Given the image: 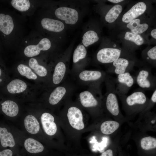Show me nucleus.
<instances>
[{
	"label": "nucleus",
	"mask_w": 156,
	"mask_h": 156,
	"mask_svg": "<svg viewBox=\"0 0 156 156\" xmlns=\"http://www.w3.org/2000/svg\"><path fill=\"white\" fill-rule=\"evenodd\" d=\"M107 73L103 70L82 69L72 74L78 83L88 87L100 88Z\"/></svg>",
	"instance_id": "obj_1"
},
{
	"label": "nucleus",
	"mask_w": 156,
	"mask_h": 156,
	"mask_svg": "<svg viewBox=\"0 0 156 156\" xmlns=\"http://www.w3.org/2000/svg\"><path fill=\"white\" fill-rule=\"evenodd\" d=\"M106 92L103 97L105 100L106 109L111 114L117 116L120 113L116 89V80L108 74L104 81Z\"/></svg>",
	"instance_id": "obj_2"
},
{
	"label": "nucleus",
	"mask_w": 156,
	"mask_h": 156,
	"mask_svg": "<svg viewBox=\"0 0 156 156\" xmlns=\"http://www.w3.org/2000/svg\"><path fill=\"white\" fill-rule=\"evenodd\" d=\"M76 86L71 82L65 81L55 87L50 93L49 103L56 105L65 98L73 94L76 89Z\"/></svg>",
	"instance_id": "obj_3"
},
{
	"label": "nucleus",
	"mask_w": 156,
	"mask_h": 156,
	"mask_svg": "<svg viewBox=\"0 0 156 156\" xmlns=\"http://www.w3.org/2000/svg\"><path fill=\"white\" fill-rule=\"evenodd\" d=\"M78 94L81 105L86 108L97 107L99 104L98 98L102 97L100 88L91 87H88Z\"/></svg>",
	"instance_id": "obj_4"
},
{
	"label": "nucleus",
	"mask_w": 156,
	"mask_h": 156,
	"mask_svg": "<svg viewBox=\"0 0 156 156\" xmlns=\"http://www.w3.org/2000/svg\"><path fill=\"white\" fill-rule=\"evenodd\" d=\"M135 80L138 85L142 89L153 91L156 89V77L152 75L151 70L149 68L140 69Z\"/></svg>",
	"instance_id": "obj_5"
},
{
	"label": "nucleus",
	"mask_w": 156,
	"mask_h": 156,
	"mask_svg": "<svg viewBox=\"0 0 156 156\" xmlns=\"http://www.w3.org/2000/svg\"><path fill=\"white\" fill-rule=\"evenodd\" d=\"M116 80V89L117 94L126 95L135 82L130 72H126L117 75Z\"/></svg>",
	"instance_id": "obj_6"
},
{
	"label": "nucleus",
	"mask_w": 156,
	"mask_h": 156,
	"mask_svg": "<svg viewBox=\"0 0 156 156\" xmlns=\"http://www.w3.org/2000/svg\"><path fill=\"white\" fill-rule=\"evenodd\" d=\"M55 14L57 18L68 24H75L77 22L79 19L77 11L69 7H59L56 10Z\"/></svg>",
	"instance_id": "obj_7"
},
{
	"label": "nucleus",
	"mask_w": 156,
	"mask_h": 156,
	"mask_svg": "<svg viewBox=\"0 0 156 156\" xmlns=\"http://www.w3.org/2000/svg\"><path fill=\"white\" fill-rule=\"evenodd\" d=\"M121 51L120 49L117 48H103L97 53L96 59L101 64L112 63L120 57Z\"/></svg>",
	"instance_id": "obj_8"
},
{
	"label": "nucleus",
	"mask_w": 156,
	"mask_h": 156,
	"mask_svg": "<svg viewBox=\"0 0 156 156\" xmlns=\"http://www.w3.org/2000/svg\"><path fill=\"white\" fill-rule=\"evenodd\" d=\"M117 95L124 99L127 105L130 107L144 105L146 104L148 99L144 91L141 89L135 90L127 96L126 95Z\"/></svg>",
	"instance_id": "obj_9"
},
{
	"label": "nucleus",
	"mask_w": 156,
	"mask_h": 156,
	"mask_svg": "<svg viewBox=\"0 0 156 156\" xmlns=\"http://www.w3.org/2000/svg\"><path fill=\"white\" fill-rule=\"evenodd\" d=\"M67 116L70 125L73 128L78 130L84 128L82 113L79 108L75 106L69 107L67 111Z\"/></svg>",
	"instance_id": "obj_10"
},
{
	"label": "nucleus",
	"mask_w": 156,
	"mask_h": 156,
	"mask_svg": "<svg viewBox=\"0 0 156 156\" xmlns=\"http://www.w3.org/2000/svg\"><path fill=\"white\" fill-rule=\"evenodd\" d=\"M68 69V66L64 61L61 60L57 63L52 76V82L54 85H59L65 81Z\"/></svg>",
	"instance_id": "obj_11"
},
{
	"label": "nucleus",
	"mask_w": 156,
	"mask_h": 156,
	"mask_svg": "<svg viewBox=\"0 0 156 156\" xmlns=\"http://www.w3.org/2000/svg\"><path fill=\"white\" fill-rule=\"evenodd\" d=\"M113 67L108 68L107 73H114L117 75L132 71L133 65H130V61L127 59L119 57L112 63Z\"/></svg>",
	"instance_id": "obj_12"
},
{
	"label": "nucleus",
	"mask_w": 156,
	"mask_h": 156,
	"mask_svg": "<svg viewBox=\"0 0 156 156\" xmlns=\"http://www.w3.org/2000/svg\"><path fill=\"white\" fill-rule=\"evenodd\" d=\"M51 42L48 38L42 39L37 45L27 46L24 50L25 55L27 57H32L38 55L41 51H45L50 49Z\"/></svg>",
	"instance_id": "obj_13"
},
{
	"label": "nucleus",
	"mask_w": 156,
	"mask_h": 156,
	"mask_svg": "<svg viewBox=\"0 0 156 156\" xmlns=\"http://www.w3.org/2000/svg\"><path fill=\"white\" fill-rule=\"evenodd\" d=\"M146 8V6L144 2H140L136 3L123 15L122 21L129 23L142 14Z\"/></svg>",
	"instance_id": "obj_14"
},
{
	"label": "nucleus",
	"mask_w": 156,
	"mask_h": 156,
	"mask_svg": "<svg viewBox=\"0 0 156 156\" xmlns=\"http://www.w3.org/2000/svg\"><path fill=\"white\" fill-rule=\"evenodd\" d=\"M41 120L43 128L47 134L53 135L56 133L57 126L52 115L47 112L43 113L41 117Z\"/></svg>",
	"instance_id": "obj_15"
},
{
	"label": "nucleus",
	"mask_w": 156,
	"mask_h": 156,
	"mask_svg": "<svg viewBox=\"0 0 156 156\" xmlns=\"http://www.w3.org/2000/svg\"><path fill=\"white\" fill-rule=\"evenodd\" d=\"M42 26L44 29L50 31L59 32L62 31L65 27L62 21L48 18H44L41 21Z\"/></svg>",
	"instance_id": "obj_16"
},
{
	"label": "nucleus",
	"mask_w": 156,
	"mask_h": 156,
	"mask_svg": "<svg viewBox=\"0 0 156 156\" xmlns=\"http://www.w3.org/2000/svg\"><path fill=\"white\" fill-rule=\"evenodd\" d=\"M14 25L12 17L8 15L0 14V31L6 35L10 34Z\"/></svg>",
	"instance_id": "obj_17"
},
{
	"label": "nucleus",
	"mask_w": 156,
	"mask_h": 156,
	"mask_svg": "<svg viewBox=\"0 0 156 156\" xmlns=\"http://www.w3.org/2000/svg\"><path fill=\"white\" fill-rule=\"evenodd\" d=\"M0 142L1 146L4 148L13 147L15 145L13 135L4 127H0Z\"/></svg>",
	"instance_id": "obj_18"
},
{
	"label": "nucleus",
	"mask_w": 156,
	"mask_h": 156,
	"mask_svg": "<svg viewBox=\"0 0 156 156\" xmlns=\"http://www.w3.org/2000/svg\"><path fill=\"white\" fill-rule=\"evenodd\" d=\"M26 150L29 153L37 154L42 152L44 149L42 144L37 140L32 138L26 139L24 143Z\"/></svg>",
	"instance_id": "obj_19"
},
{
	"label": "nucleus",
	"mask_w": 156,
	"mask_h": 156,
	"mask_svg": "<svg viewBox=\"0 0 156 156\" xmlns=\"http://www.w3.org/2000/svg\"><path fill=\"white\" fill-rule=\"evenodd\" d=\"M24 125L27 131L31 134H36L39 131V123L36 118L33 115H28L26 117Z\"/></svg>",
	"instance_id": "obj_20"
},
{
	"label": "nucleus",
	"mask_w": 156,
	"mask_h": 156,
	"mask_svg": "<svg viewBox=\"0 0 156 156\" xmlns=\"http://www.w3.org/2000/svg\"><path fill=\"white\" fill-rule=\"evenodd\" d=\"M1 109L4 114L11 117L16 116L19 111L18 105L11 100H7L3 103L1 104Z\"/></svg>",
	"instance_id": "obj_21"
},
{
	"label": "nucleus",
	"mask_w": 156,
	"mask_h": 156,
	"mask_svg": "<svg viewBox=\"0 0 156 156\" xmlns=\"http://www.w3.org/2000/svg\"><path fill=\"white\" fill-rule=\"evenodd\" d=\"M26 84L23 81L19 79L12 81L7 85L8 92L11 94H16L23 92L26 89Z\"/></svg>",
	"instance_id": "obj_22"
},
{
	"label": "nucleus",
	"mask_w": 156,
	"mask_h": 156,
	"mask_svg": "<svg viewBox=\"0 0 156 156\" xmlns=\"http://www.w3.org/2000/svg\"><path fill=\"white\" fill-rule=\"evenodd\" d=\"M140 21L139 19H135L128 23L127 27L130 29L133 34L142 33L147 29L148 25L146 23L140 24Z\"/></svg>",
	"instance_id": "obj_23"
},
{
	"label": "nucleus",
	"mask_w": 156,
	"mask_h": 156,
	"mask_svg": "<svg viewBox=\"0 0 156 156\" xmlns=\"http://www.w3.org/2000/svg\"><path fill=\"white\" fill-rule=\"evenodd\" d=\"M119 123L113 120H107L103 122L101 126V132L105 135H109L113 133L119 128Z\"/></svg>",
	"instance_id": "obj_24"
},
{
	"label": "nucleus",
	"mask_w": 156,
	"mask_h": 156,
	"mask_svg": "<svg viewBox=\"0 0 156 156\" xmlns=\"http://www.w3.org/2000/svg\"><path fill=\"white\" fill-rule=\"evenodd\" d=\"M99 40L97 34L94 31L90 30L86 32L82 37V42L85 47L94 43Z\"/></svg>",
	"instance_id": "obj_25"
},
{
	"label": "nucleus",
	"mask_w": 156,
	"mask_h": 156,
	"mask_svg": "<svg viewBox=\"0 0 156 156\" xmlns=\"http://www.w3.org/2000/svg\"><path fill=\"white\" fill-rule=\"evenodd\" d=\"M122 8L120 5L114 6L107 12L105 16V20L109 23L114 22L122 11Z\"/></svg>",
	"instance_id": "obj_26"
},
{
	"label": "nucleus",
	"mask_w": 156,
	"mask_h": 156,
	"mask_svg": "<svg viewBox=\"0 0 156 156\" xmlns=\"http://www.w3.org/2000/svg\"><path fill=\"white\" fill-rule=\"evenodd\" d=\"M87 51L83 44H79L75 49L73 56V61L76 64L84 59L87 55Z\"/></svg>",
	"instance_id": "obj_27"
},
{
	"label": "nucleus",
	"mask_w": 156,
	"mask_h": 156,
	"mask_svg": "<svg viewBox=\"0 0 156 156\" xmlns=\"http://www.w3.org/2000/svg\"><path fill=\"white\" fill-rule=\"evenodd\" d=\"M29 65L39 76L44 77L47 75L48 71L47 69L44 66L39 65L36 59L31 58L29 61Z\"/></svg>",
	"instance_id": "obj_28"
},
{
	"label": "nucleus",
	"mask_w": 156,
	"mask_h": 156,
	"mask_svg": "<svg viewBox=\"0 0 156 156\" xmlns=\"http://www.w3.org/2000/svg\"><path fill=\"white\" fill-rule=\"evenodd\" d=\"M17 69L21 75L25 76L28 79L35 80L37 78L36 74L29 68L25 65L19 64L17 67Z\"/></svg>",
	"instance_id": "obj_29"
},
{
	"label": "nucleus",
	"mask_w": 156,
	"mask_h": 156,
	"mask_svg": "<svg viewBox=\"0 0 156 156\" xmlns=\"http://www.w3.org/2000/svg\"><path fill=\"white\" fill-rule=\"evenodd\" d=\"M141 148L145 150L155 148L156 147V139L151 136L144 137L141 140Z\"/></svg>",
	"instance_id": "obj_30"
},
{
	"label": "nucleus",
	"mask_w": 156,
	"mask_h": 156,
	"mask_svg": "<svg viewBox=\"0 0 156 156\" xmlns=\"http://www.w3.org/2000/svg\"><path fill=\"white\" fill-rule=\"evenodd\" d=\"M11 4L14 8L22 12L27 10L30 6V2L27 0H12Z\"/></svg>",
	"instance_id": "obj_31"
},
{
	"label": "nucleus",
	"mask_w": 156,
	"mask_h": 156,
	"mask_svg": "<svg viewBox=\"0 0 156 156\" xmlns=\"http://www.w3.org/2000/svg\"><path fill=\"white\" fill-rule=\"evenodd\" d=\"M125 39L134 42L138 45L142 44L144 42L143 38L139 34L127 32L125 34Z\"/></svg>",
	"instance_id": "obj_32"
},
{
	"label": "nucleus",
	"mask_w": 156,
	"mask_h": 156,
	"mask_svg": "<svg viewBox=\"0 0 156 156\" xmlns=\"http://www.w3.org/2000/svg\"><path fill=\"white\" fill-rule=\"evenodd\" d=\"M147 57L146 59L155 61L156 60V47L152 48L148 51L147 53Z\"/></svg>",
	"instance_id": "obj_33"
},
{
	"label": "nucleus",
	"mask_w": 156,
	"mask_h": 156,
	"mask_svg": "<svg viewBox=\"0 0 156 156\" xmlns=\"http://www.w3.org/2000/svg\"><path fill=\"white\" fill-rule=\"evenodd\" d=\"M13 153L10 149H6L0 150V156H12Z\"/></svg>",
	"instance_id": "obj_34"
},
{
	"label": "nucleus",
	"mask_w": 156,
	"mask_h": 156,
	"mask_svg": "<svg viewBox=\"0 0 156 156\" xmlns=\"http://www.w3.org/2000/svg\"><path fill=\"white\" fill-rule=\"evenodd\" d=\"M100 156H113V152L111 149H108L103 153Z\"/></svg>",
	"instance_id": "obj_35"
},
{
	"label": "nucleus",
	"mask_w": 156,
	"mask_h": 156,
	"mask_svg": "<svg viewBox=\"0 0 156 156\" xmlns=\"http://www.w3.org/2000/svg\"><path fill=\"white\" fill-rule=\"evenodd\" d=\"M151 35L154 38L156 39V29H153L151 31Z\"/></svg>",
	"instance_id": "obj_36"
},
{
	"label": "nucleus",
	"mask_w": 156,
	"mask_h": 156,
	"mask_svg": "<svg viewBox=\"0 0 156 156\" xmlns=\"http://www.w3.org/2000/svg\"><path fill=\"white\" fill-rule=\"evenodd\" d=\"M108 1H109L114 3H118L123 1V0H109Z\"/></svg>",
	"instance_id": "obj_37"
},
{
	"label": "nucleus",
	"mask_w": 156,
	"mask_h": 156,
	"mask_svg": "<svg viewBox=\"0 0 156 156\" xmlns=\"http://www.w3.org/2000/svg\"><path fill=\"white\" fill-rule=\"evenodd\" d=\"M1 73H2L1 70V69L0 68V77L1 75Z\"/></svg>",
	"instance_id": "obj_38"
}]
</instances>
